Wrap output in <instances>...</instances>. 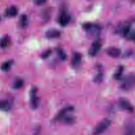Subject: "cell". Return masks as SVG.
Listing matches in <instances>:
<instances>
[{"instance_id":"obj_1","label":"cell","mask_w":135,"mask_h":135,"mask_svg":"<svg viewBox=\"0 0 135 135\" xmlns=\"http://www.w3.org/2000/svg\"><path fill=\"white\" fill-rule=\"evenodd\" d=\"M135 84V75L129 74L124 78L121 83L120 88L124 90H129L131 89Z\"/></svg>"},{"instance_id":"obj_2","label":"cell","mask_w":135,"mask_h":135,"mask_svg":"<svg viewBox=\"0 0 135 135\" xmlns=\"http://www.w3.org/2000/svg\"><path fill=\"white\" fill-rule=\"evenodd\" d=\"M111 124V121L109 119H104L99 123L93 130V134L94 135H99L103 133L107 130Z\"/></svg>"},{"instance_id":"obj_3","label":"cell","mask_w":135,"mask_h":135,"mask_svg":"<svg viewBox=\"0 0 135 135\" xmlns=\"http://www.w3.org/2000/svg\"><path fill=\"white\" fill-rule=\"evenodd\" d=\"M37 90L35 87H33L30 93V107L33 109H36L37 108L39 104V99L37 96Z\"/></svg>"},{"instance_id":"obj_4","label":"cell","mask_w":135,"mask_h":135,"mask_svg":"<svg viewBox=\"0 0 135 135\" xmlns=\"http://www.w3.org/2000/svg\"><path fill=\"white\" fill-rule=\"evenodd\" d=\"M74 108L72 105H68L64 107L61 110H60L55 117L53 119L54 121H57L61 120L65 115L68 114V113L72 111L73 110Z\"/></svg>"},{"instance_id":"obj_5","label":"cell","mask_w":135,"mask_h":135,"mask_svg":"<svg viewBox=\"0 0 135 135\" xmlns=\"http://www.w3.org/2000/svg\"><path fill=\"white\" fill-rule=\"evenodd\" d=\"M101 46V43L100 41H96L94 42L89 50V55L91 56L95 55L100 50Z\"/></svg>"},{"instance_id":"obj_6","label":"cell","mask_w":135,"mask_h":135,"mask_svg":"<svg viewBox=\"0 0 135 135\" xmlns=\"http://www.w3.org/2000/svg\"><path fill=\"white\" fill-rule=\"evenodd\" d=\"M70 20V16L66 12L62 13L58 18V22L59 24L62 26H66L69 22Z\"/></svg>"},{"instance_id":"obj_7","label":"cell","mask_w":135,"mask_h":135,"mask_svg":"<svg viewBox=\"0 0 135 135\" xmlns=\"http://www.w3.org/2000/svg\"><path fill=\"white\" fill-rule=\"evenodd\" d=\"M107 54L112 57H118L121 54V51L119 49L115 47H109L106 50Z\"/></svg>"},{"instance_id":"obj_8","label":"cell","mask_w":135,"mask_h":135,"mask_svg":"<svg viewBox=\"0 0 135 135\" xmlns=\"http://www.w3.org/2000/svg\"><path fill=\"white\" fill-rule=\"evenodd\" d=\"M12 104L13 101L11 100H0V110L8 111Z\"/></svg>"},{"instance_id":"obj_9","label":"cell","mask_w":135,"mask_h":135,"mask_svg":"<svg viewBox=\"0 0 135 135\" xmlns=\"http://www.w3.org/2000/svg\"><path fill=\"white\" fill-rule=\"evenodd\" d=\"M61 35V32L56 29H50L45 33V36L48 38H55L59 37Z\"/></svg>"},{"instance_id":"obj_10","label":"cell","mask_w":135,"mask_h":135,"mask_svg":"<svg viewBox=\"0 0 135 135\" xmlns=\"http://www.w3.org/2000/svg\"><path fill=\"white\" fill-rule=\"evenodd\" d=\"M82 60V55L80 53H74L71 59V64L74 67L78 66L81 63Z\"/></svg>"},{"instance_id":"obj_11","label":"cell","mask_w":135,"mask_h":135,"mask_svg":"<svg viewBox=\"0 0 135 135\" xmlns=\"http://www.w3.org/2000/svg\"><path fill=\"white\" fill-rule=\"evenodd\" d=\"M120 105L122 108L129 112L133 111V108L131 104L126 99H122L120 101Z\"/></svg>"},{"instance_id":"obj_12","label":"cell","mask_w":135,"mask_h":135,"mask_svg":"<svg viewBox=\"0 0 135 135\" xmlns=\"http://www.w3.org/2000/svg\"><path fill=\"white\" fill-rule=\"evenodd\" d=\"M17 13H18L17 8L15 6H11L9 8H8L7 9L6 12V15L7 16H9L11 17L15 16L17 14Z\"/></svg>"},{"instance_id":"obj_13","label":"cell","mask_w":135,"mask_h":135,"mask_svg":"<svg viewBox=\"0 0 135 135\" xmlns=\"http://www.w3.org/2000/svg\"><path fill=\"white\" fill-rule=\"evenodd\" d=\"M10 38L8 36H5L0 40V47H6L9 43Z\"/></svg>"},{"instance_id":"obj_14","label":"cell","mask_w":135,"mask_h":135,"mask_svg":"<svg viewBox=\"0 0 135 135\" xmlns=\"http://www.w3.org/2000/svg\"><path fill=\"white\" fill-rule=\"evenodd\" d=\"M24 82L21 79H18L16 80L13 84V88L15 89H18L23 86Z\"/></svg>"},{"instance_id":"obj_15","label":"cell","mask_w":135,"mask_h":135,"mask_svg":"<svg viewBox=\"0 0 135 135\" xmlns=\"http://www.w3.org/2000/svg\"><path fill=\"white\" fill-rule=\"evenodd\" d=\"M56 52L59 56V57H60V59L61 60H65L66 59V53L64 52V51L60 48H57L56 50Z\"/></svg>"},{"instance_id":"obj_16","label":"cell","mask_w":135,"mask_h":135,"mask_svg":"<svg viewBox=\"0 0 135 135\" xmlns=\"http://www.w3.org/2000/svg\"><path fill=\"white\" fill-rule=\"evenodd\" d=\"M12 64H13L12 61H7L2 64L1 68L3 71H7L9 69V68H11Z\"/></svg>"},{"instance_id":"obj_17","label":"cell","mask_w":135,"mask_h":135,"mask_svg":"<svg viewBox=\"0 0 135 135\" xmlns=\"http://www.w3.org/2000/svg\"><path fill=\"white\" fill-rule=\"evenodd\" d=\"M61 120H62L66 124H72L74 122V118L71 115H68V114L65 115Z\"/></svg>"},{"instance_id":"obj_18","label":"cell","mask_w":135,"mask_h":135,"mask_svg":"<svg viewBox=\"0 0 135 135\" xmlns=\"http://www.w3.org/2000/svg\"><path fill=\"white\" fill-rule=\"evenodd\" d=\"M126 132L124 135H133V127L132 124H130L128 126H127L126 128Z\"/></svg>"},{"instance_id":"obj_19","label":"cell","mask_w":135,"mask_h":135,"mask_svg":"<svg viewBox=\"0 0 135 135\" xmlns=\"http://www.w3.org/2000/svg\"><path fill=\"white\" fill-rule=\"evenodd\" d=\"M27 21V16L25 14L22 15L20 17V25L22 26V27H24L26 25Z\"/></svg>"},{"instance_id":"obj_20","label":"cell","mask_w":135,"mask_h":135,"mask_svg":"<svg viewBox=\"0 0 135 135\" xmlns=\"http://www.w3.org/2000/svg\"><path fill=\"white\" fill-rule=\"evenodd\" d=\"M123 72V68L122 66H120L118 68L117 70L116 71L115 74H114V77L116 79H119L122 74V73Z\"/></svg>"},{"instance_id":"obj_21","label":"cell","mask_w":135,"mask_h":135,"mask_svg":"<svg viewBox=\"0 0 135 135\" xmlns=\"http://www.w3.org/2000/svg\"><path fill=\"white\" fill-rule=\"evenodd\" d=\"M130 26L129 25H126L122 30V34L124 36L127 35L130 32Z\"/></svg>"},{"instance_id":"obj_22","label":"cell","mask_w":135,"mask_h":135,"mask_svg":"<svg viewBox=\"0 0 135 135\" xmlns=\"http://www.w3.org/2000/svg\"><path fill=\"white\" fill-rule=\"evenodd\" d=\"M51 54V50H47L44 52L42 54H41V57L42 59H46L48 57L50 54Z\"/></svg>"},{"instance_id":"obj_23","label":"cell","mask_w":135,"mask_h":135,"mask_svg":"<svg viewBox=\"0 0 135 135\" xmlns=\"http://www.w3.org/2000/svg\"><path fill=\"white\" fill-rule=\"evenodd\" d=\"M46 0H33V2L34 4L37 5H41L45 3Z\"/></svg>"},{"instance_id":"obj_24","label":"cell","mask_w":135,"mask_h":135,"mask_svg":"<svg viewBox=\"0 0 135 135\" xmlns=\"http://www.w3.org/2000/svg\"><path fill=\"white\" fill-rule=\"evenodd\" d=\"M131 40H132L133 41L135 42V31L134 32H133L131 34Z\"/></svg>"},{"instance_id":"obj_25","label":"cell","mask_w":135,"mask_h":135,"mask_svg":"<svg viewBox=\"0 0 135 135\" xmlns=\"http://www.w3.org/2000/svg\"><path fill=\"white\" fill-rule=\"evenodd\" d=\"M1 21V17H0V21Z\"/></svg>"}]
</instances>
